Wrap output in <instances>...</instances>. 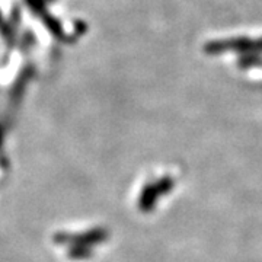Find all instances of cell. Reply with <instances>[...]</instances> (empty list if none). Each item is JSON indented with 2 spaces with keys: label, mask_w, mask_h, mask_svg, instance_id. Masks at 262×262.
Segmentation results:
<instances>
[{
  "label": "cell",
  "mask_w": 262,
  "mask_h": 262,
  "mask_svg": "<svg viewBox=\"0 0 262 262\" xmlns=\"http://www.w3.org/2000/svg\"><path fill=\"white\" fill-rule=\"evenodd\" d=\"M0 140H2V130H0Z\"/></svg>",
  "instance_id": "5"
},
{
  "label": "cell",
  "mask_w": 262,
  "mask_h": 262,
  "mask_svg": "<svg viewBox=\"0 0 262 262\" xmlns=\"http://www.w3.org/2000/svg\"><path fill=\"white\" fill-rule=\"evenodd\" d=\"M92 256V251L89 246H72L69 251V258L72 259H86Z\"/></svg>",
  "instance_id": "3"
},
{
  "label": "cell",
  "mask_w": 262,
  "mask_h": 262,
  "mask_svg": "<svg viewBox=\"0 0 262 262\" xmlns=\"http://www.w3.org/2000/svg\"><path fill=\"white\" fill-rule=\"evenodd\" d=\"M108 232L105 229H94L83 233H57L54 236L56 244H67L72 246H92L106 241Z\"/></svg>",
  "instance_id": "1"
},
{
  "label": "cell",
  "mask_w": 262,
  "mask_h": 262,
  "mask_svg": "<svg viewBox=\"0 0 262 262\" xmlns=\"http://www.w3.org/2000/svg\"><path fill=\"white\" fill-rule=\"evenodd\" d=\"M159 191H158V187L156 184H150V185H146L141 191L140 198H139V208L141 211H150L153 207H155V203L156 200L159 198Z\"/></svg>",
  "instance_id": "2"
},
{
  "label": "cell",
  "mask_w": 262,
  "mask_h": 262,
  "mask_svg": "<svg viewBox=\"0 0 262 262\" xmlns=\"http://www.w3.org/2000/svg\"><path fill=\"white\" fill-rule=\"evenodd\" d=\"M156 187H158V191H159V194H165V192H169L172 187H173V179L172 178H163L160 179L159 182L156 184Z\"/></svg>",
  "instance_id": "4"
}]
</instances>
